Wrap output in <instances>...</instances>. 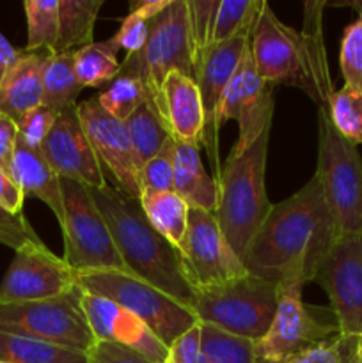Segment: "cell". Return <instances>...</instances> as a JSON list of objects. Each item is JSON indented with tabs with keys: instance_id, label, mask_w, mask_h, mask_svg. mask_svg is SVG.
Here are the masks:
<instances>
[{
	"instance_id": "6da1fadb",
	"label": "cell",
	"mask_w": 362,
	"mask_h": 363,
	"mask_svg": "<svg viewBox=\"0 0 362 363\" xmlns=\"http://www.w3.org/2000/svg\"><path fill=\"white\" fill-rule=\"evenodd\" d=\"M337 240L339 230L314 174L297 194L272 204L248 243L243 264L259 279L304 287L314 282L319 266Z\"/></svg>"
},
{
	"instance_id": "7a4b0ae2",
	"label": "cell",
	"mask_w": 362,
	"mask_h": 363,
	"mask_svg": "<svg viewBox=\"0 0 362 363\" xmlns=\"http://www.w3.org/2000/svg\"><path fill=\"white\" fill-rule=\"evenodd\" d=\"M251 52L263 80L272 85L291 84L302 87L318 103V108H327L334 89L327 66L319 13L307 11L304 30L297 32L283 23L270 4L263 0L251 34Z\"/></svg>"
},
{
	"instance_id": "3957f363",
	"label": "cell",
	"mask_w": 362,
	"mask_h": 363,
	"mask_svg": "<svg viewBox=\"0 0 362 363\" xmlns=\"http://www.w3.org/2000/svg\"><path fill=\"white\" fill-rule=\"evenodd\" d=\"M87 190L105 218L126 272L190 308L194 289L181 269L180 254L153 229L141 202L109 184Z\"/></svg>"
},
{
	"instance_id": "277c9868",
	"label": "cell",
	"mask_w": 362,
	"mask_h": 363,
	"mask_svg": "<svg viewBox=\"0 0 362 363\" xmlns=\"http://www.w3.org/2000/svg\"><path fill=\"white\" fill-rule=\"evenodd\" d=\"M270 128L241 155H229L219 179L215 218L238 257L243 261L248 243L268 216L272 202L265 184Z\"/></svg>"
},
{
	"instance_id": "5b68a950",
	"label": "cell",
	"mask_w": 362,
	"mask_h": 363,
	"mask_svg": "<svg viewBox=\"0 0 362 363\" xmlns=\"http://www.w3.org/2000/svg\"><path fill=\"white\" fill-rule=\"evenodd\" d=\"M195 66L197 57L187 0H172L165 11L149 21L144 46L138 52L128 53L121 64L119 77L137 78L156 108L165 78L176 71L195 82Z\"/></svg>"
},
{
	"instance_id": "8992f818",
	"label": "cell",
	"mask_w": 362,
	"mask_h": 363,
	"mask_svg": "<svg viewBox=\"0 0 362 363\" xmlns=\"http://www.w3.org/2000/svg\"><path fill=\"white\" fill-rule=\"evenodd\" d=\"M279 305V284L247 275L194 291L192 312L199 323L254 340L266 335Z\"/></svg>"
},
{
	"instance_id": "52a82bcc",
	"label": "cell",
	"mask_w": 362,
	"mask_h": 363,
	"mask_svg": "<svg viewBox=\"0 0 362 363\" xmlns=\"http://www.w3.org/2000/svg\"><path fill=\"white\" fill-rule=\"evenodd\" d=\"M316 177L339 236H362V156L334 128L327 108H318Z\"/></svg>"
},
{
	"instance_id": "ba28073f",
	"label": "cell",
	"mask_w": 362,
	"mask_h": 363,
	"mask_svg": "<svg viewBox=\"0 0 362 363\" xmlns=\"http://www.w3.org/2000/svg\"><path fill=\"white\" fill-rule=\"evenodd\" d=\"M77 284L85 293L106 298L133 312L167 347L197 325L190 308L128 272L77 273Z\"/></svg>"
},
{
	"instance_id": "9c48e42d",
	"label": "cell",
	"mask_w": 362,
	"mask_h": 363,
	"mask_svg": "<svg viewBox=\"0 0 362 363\" xmlns=\"http://www.w3.org/2000/svg\"><path fill=\"white\" fill-rule=\"evenodd\" d=\"M64 202V261L75 273L126 272L105 218L80 183L60 179Z\"/></svg>"
},
{
	"instance_id": "30bf717a",
	"label": "cell",
	"mask_w": 362,
	"mask_h": 363,
	"mask_svg": "<svg viewBox=\"0 0 362 363\" xmlns=\"http://www.w3.org/2000/svg\"><path fill=\"white\" fill-rule=\"evenodd\" d=\"M80 287L57 298L0 303V330L87 353L96 342L82 308Z\"/></svg>"
},
{
	"instance_id": "8fae6325",
	"label": "cell",
	"mask_w": 362,
	"mask_h": 363,
	"mask_svg": "<svg viewBox=\"0 0 362 363\" xmlns=\"http://www.w3.org/2000/svg\"><path fill=\"white\" fill-rule=\"evenodd\" d=\"M302 286H279V305L272 326L254 344L258 363H280L309 347L339 335L336 319L323 318L322 308L302 301Z\"/></svg>"
},
{
	"instance_id": "7c38bea8",
	"label": "cell",
	"mask_w": 362,
	"mask_h": 363,
	"mask_svg": "<svg viewBox=\"0 0 362 363\" xmlns=\"http://www.w3.org/2000/svg\"><path fill=\"white\" fill-rule=\"evenodd\" d=\"M181 269L192 289H204L247 275L243 261L227 243L215 215L190 208L185 236L177 247Z\"/></svg>"
},
{
	"instance_id": "4fadbf2b",
	"label": "cell",
	"mask_w": 362,
	"mask_h": 363,
	"mask_svg": "<svg viewBox=\"0 0 362 363\" xmlns=\"http://www.w3.org/2000/svg\"><path fill=\"white\" fill-rule=\"evenodd\" d=\"M78 287L77 273L43 241H32L14 252L0 284V303H21L57 298Z\"/></svg>"
},
{
	"instance_id": "5bb4252c",
	"label": "cell",
	"mask_w": 362,
	"mask_h": 363,
	"mask_svg": "<svg viewBox=\"0 0 362 363\" xmlns=\"http://www.w3.org/2000/svg\"><path fill=\"white\" fill-rule=\"evenodd\" d=\"M327 293L341 335L362 333V236H339L314 277Z\"/></svg>"
},
{
	"instance_id": "9a60e30c",
	"label": "cell",
	"mask_w": 362,
	"mask_h": 363,
	"mask_svg": "<svg viewBox=\"0 0 362 363\" xmlns=\"http://www.w3.org/2000/svg\"><path fill=\"white\" fill-rule=\"evenodd\" d=\"M251 43V34L238 35L231 41L212 45L197 59L195 66V84L201 92L202 110H204V133L202 145L209 156L213 179L219 183L222 176V165L219 158V133H220V108L226 89Z\"/></svg>"
},
{
	"instance_id": "2e32d148",
	"label": "cell",
	"mask_w": 362,
	"mask_h": 363,
	"mask_svg": "<svg viewBox=\"0 0 362 363\" xmlns=\"http://www.w3.org/2000/svg\"><path fill=\"white\" fill-rule=\"evenodd\" d=\"M273 85L263 80L252 59L251 43L226 89L220 108V126L236 121L238 140L231 155H241L252 142L272 126Z\"/></svg>"
},
{
	"instance_id": "e0dca14e",
	"label": "cell",
	"mask_w": 362,
	"mask_h": 363,
	"mask_svg": "<svg viewBox=\"0 0 362 363\" xmlns=\"http://www.w3.org/2000/svg\"><path fill=\"white\" fill-rule=\"evenodd\" d=\"M77 112L103 172H110L117 190L135 201H141L138 172L124 121L105 112L98 98L78 103Z\"/></svg>"
},
{
	"instance_id": "ac0fdd59",
	"label": "cell",
	"mask_w": 362,
	"mask_h": 363,
	"mask_svg": "<svg viewBox=\"0 0 362 363\" xmlns=\"http://www.w3.org/2000/svg\"><path fill=\"white\" fill-rule=\"evenodd\" d=\"M60 179L80 183L85 188L106 186V177L78 117L77 106L60 110L48 137L39 147Z\"/></svg>"
},
{
	"instance_id": "d6986e66",
	"label": "cell",
	"mask_w": 362,
	"mask_h": 363,
	"mask_svg": "<svg viewBox=\"0 0 362 363\" xmlns=\"http://www.w3.org/2000/svg\"><path fill=\"white\" fill-rule=\"evenodd\" d=\"M80 301L96 340H109L130 347L153 363H163L165 360L169 347L133 312L85 291H82Z\"/></svg>"
},
{
	"instance_id": "ffe728a7",
	"label": "cell",
	"mask_w": 362,
	"mask_h": 363,
	"mask_svg": "<svg viewBox=\"0 0 362 363\" xmlns=\"http://www.w3.org/2000/svg\"><path fill=\"white\" fill-rule=\"evenodd\" d=\"M156 110L165 123L170 138L176 144L199 145L204 133V110L201 92L192 78L181 73H170L160 92Z\"/></svg>"
},
{
	"instance_id": "44dd1931",
	"label": "cell",
	"mask_w": 362,
	"mask_h": 363,
	"mask_svg": "<svg viewBox=\"0 0 362 363\" xmlns=\"http://www.w3.org/2000/svg\"><path fill=\"white\" fill-rule=\"evenodd\" d=\"M52 52H25L0 82V112L18 121L43 105V69Z\"/></svg>"
},
{
	"instance_id": "7402d4cb",
	"label": "cell",
	"mask_w": 362,
	"mask_h": 363,
	"mask_svg": "<svg viewBox=\"0 0 362 363\" xmlns=\"http://www.w3.org/2000/svg\"><path fill=\"white\" fill-rule=\"evenodd\" d=\"M11 176L16 181L23 195L45 202L55 215L59 225H64V202L60 190V177L46 163L39 149L31 147L18 138L14 149Z\"/></svg>"
},
{
	"instance_id": "603a6c76",
	"label": "cell",
	"mask_w": 362,
	"mask_h": 363,
	"mask_svg": "<svg viewBox=\"0 0 362 363\" xmlns=\"http://www.w3.org/2000/svg\"><path fill=\"white\" fill-rule=\"evenodd\" d=\"M172 190L190 208L215 215L219 208V184L206 172L199 156V147L195 145L176 144Z\"/></svg>"
},
{
	"instance_id": "cb8c5ba5",
	"label": "cell",
	"mask_w": 362,
	"mask_h": 363,
	"mask_svg": "<svg viewBox=\"0 0 362 363\" xmlns=\"http://www.w3.org/2000/svg\"><path fill=\"white\" fill-rule=\"evenodd\" d=\"M103 0H59V32L53 53H75L92 45Z\"/></svg>"
},
{
	"instance_id": "d4e9b609",
	"label": "cell",
	"mask_w": 362,
	"mask_h": 363,
	"mask_svg": "<svg viewBox=\"0 0 362 363\" xmlns=\"http://www.w3.org/2000/svg\"><path fill=\"white\" fill-rule=\"evenodd\" d=\"M138 202L153 229L177 250L187 230L190 206L176 191L142 194Z\"/></svg>"
},
{
	"instance_id": "484cf974",
	"label": "cell",
	"mask_w": 362,
	"mask_h": 363,
	"mask_svg": "<svg viewBox=\"0 0 362 363\" xmlns=\"http://www.w3.org/2000/svg\"><path fill=\"white\" fill-rule=\"evenodd\" d=\"M0 362L6 363H87L82 351L57 346L34 337L0 330Z\"/></svg>"
},
{
	"instance_id": "4316f807",
	"label": "cell",
	"mask_w": 362,
	"mask_h": 363,
	"mask_svg": "<svg viewBox=\"0 0 362 363\" xmlns=\"http://www.w3.org/2000/svg\"><path fill=\"white\" fill-rule=\"evenodd\" d=\"M130 135L131 152L137 172L163 147L170 138L165 123L151 101H146L124 121Z\"/></svg>"
},
{
	"instance_id": "83f0119b",
	"label": "cell",
	"mask_w": 362,
	"mask_h": 363,
	"mask_svg": "<svg viewBox=\"0 0 362 363\" xmlns=\"http://www.w3.org/2000/svg\"><path fill=\"white\" fill-rule=\"evenodd\" d=\"M84 85L75 69V53H52L43 69V106L60 112L77 106Z\"/></svg>"
},
{
	"instance_id": "f1b7e54d",
	"label": "cell",
	"mask_w": 362,
	"mask_h": 363,
	"mask_svg": "<svg viewBox=\"0 0 362 363\" xmlns=\"http://www.w3.org/2000/svg\"><path fill=\"white\" fill-rule=\"evenodd\" d=\"M119 48L112 38L102 43H92L75 52V69L84 87L98 89L119 77L121 64L117 60Z\"/></svg>"
},
{
	"instance_id": "f546056e",
	"label": "cell",
	"mask_w": 362,
	"mask_h": 363,
	"mask_svg": "<svg viewBox=\"0 0 362 363\" xmlns=\"http://www.w3.org/2000/svg\"><path fill=\"white\" fill-rule=\"evenodd\" d=\"M201 326V354L208 363H258L254 340L233 335L216 326Z\"/></svg>"
},
{
	"instance_id": "4dcf8cb0",
	"label": "cell",
	"mask_w": 362,
	"mask_h": 363,
	"mask_svg": "<svg viewBox=\"0 0 362 363\" xmlns=\"http://www.w3.org/2000/svg\"><path fill=\"white\" fill-rule=\"evenodd\" d=\"M23 9L27 16L25 52L48 50L53 53L59 32V0H25Z\"/></svg>"
},
{
	"instance_id": "1f68e13d",
	"label": "cell",
	"mask_w": 362,
	"mask_h": 363,
	"mask_svg": "<svg viewBox=\"0 0 362 363\" xmlns=\"http://www.w3.org/2000/svg\"><path fill=\"white\" fill-rule=\"evenodd\" d=\"M261 2L263 0H220L213 28V45L252 34Z\"/></svg>"
},
{
	"instance_id": "d6a6232c",
	"label": "cell",
	"mask_w": 362,
	"mask_h": 363,
	"mask_svg": "<svg viewBox=\"0 0 362 363\" xmlns=\"http://www.w3.org/2000/svg\"><path fill=\"white\" fill-rule=\"evenodd\" d=\"M334 128L351 144H362V92L350 85L334 91L327 105Z\"/></svg>"
},
{
	"instance_id": "836d02e7",
	"label": "cell",
	"mask_w": 362,
	"mask_h": 363,
	"mask_svg": "<svg viewBox=\"0 0 362 363\" xmlns=\"http://www.w3.org/2000/svg\"><path fill=\"white\" fill-rule=\"evenodd\" d=\"M148 99L144 85L131 77H117L110 82L109 89L98 96L102 108L119 121H126Z\"/></svg>"
},
{
	"instance_id": "e575fe53",
	"label": "cell",
	"mask_w": 362,
	"mask_h": 363,
	"mask_svg": "<svg viewBox=\"0 0 362 363\" xmlns=\"http://www.w3.org/2000/svg\"><path fill=\"white\" fill-rule=\"evenodd\" d=\"M358 11V18L346 27L341 41L339 64L344 85L362 92V2L350 4Z\"/></svg>"
},
{
	"instance_id": "d590c367",
	"label": "cell",
	"mask_w": 362,
	"mask_h": 363,
	"mask_svg": "<svg viewBox=\"0 0 362 363\" xmlns=\"http://www.w3.org/2000/svg\"><path fill=\"white\" fill-rule=\"evenodd\" d=\"M174 152H176V142L169 138L163 147L138 170L141 195L151 191H174Z\"/></svg>"
},
{
	"instance_id": "8d00e7d4",
	"label": "cell",
	"mask_w": 362,
	"mask_h": 363,
	"mask_svg": "<svg viewBox=\"0 0 362 363\" xmlns=\"http://www.w3.org/2000/svg\"><path fill=\"white\" fill-rule=\"evenodd\" d=\"M187 6L195 57L199 59L201 53H204L213 45V28H215L220 0H187Z\"/></svg>"
},
{
	"instance_id": "74e56055",
	"label": "cell",
	"mask_w": 362,
	"mask_h": 363,
	"mask_svg": "<svg viewBox=\"0 0 362 363\" xmlns=\"http://www.w3.org/2000/svg\"><path fill=\"white\" fill-rule=\"evenodd\" d=\"M357 337L336 335L330 340L309 347L295 357L280 363H348L351 354L355 353Z\"/></svg>"
},
{
	"instance_id": "f35d334b",
	"label": "cell",
	"mask_w": 362,
	"mask_h": 363,
	"mask_svg": "<svg viewBox=\"0 0 362 363\" xmlns=\"http://www.w3.org/2000/svg\"><path fill=\"white\" fill-rule=\"evenodd\" d=\"M57 113L59 112L43 105L25 113L23 117L16 121L18 138L23 140L27 145H31V147L39 149L43 142H45V138L48 137L50 130L53 128Z\"/></svg>"
},
{
	"instance_id": "ab89813d",
	"label": "cell",
	"mask_w": 362,
	"mask_h": 363,
	"mask_svg": "<svg viewBox=\"0 0 362 363\" xmlns=\"http://www.w3.org/2000/svg\"><path fill=\"white\" fill-rule=\"evenodd\" d=\"M32 241H41L23 215H13L0 206V243L14 252Z\"/></svg>"
},
{
	"instance_id": "60d3db41",
	"label": "cell",
	"mask_w": 362,
	"mask_h": 363,
	"mask_svg": "<svg viewBox=\"0 0 362 363\" xmlns=\"http://www.w3.org/2000/svg\"><path fill=\"white\" fill-rule=\"evenodd\" d=\"M85 357L87 363H153L137 351L109 340H96Z\"/></svg>"
},
{
	"instance_id": "b9f144b4",
	"label": "cell",
	"mask_w": 362,
	"mask_h": 363,
	"mask_svg": "<svg viewBox=\"0 0 362 363\" xmlns=\"http://www.w3.org/2000/svg\"><path fill=\"white\" fill-rule=\"evenodd\" d=\"M149 34V21L138 14L130 13L121 23L119 30L114 35L112 41L119 50H126L128 53H135L144 46Z\"/></svg>"
},
{
	"instance_id": "7bdbcfd3",
	"label": "cell",
	"mask_w": 362,
	"mask_h": 363,
	"mask_svg": "<svg viewBox=\"0 0 362 363\" xmlns=\"http://www.w3.org/2000/svg\"><path fill=\"white\" fill-rule=\"evenodd\" d=\"M201 326H192L188 332L177 337L169 346V353L163 363H201Z\"/></svg>"
},
{
	"instance_id": "ee69618b",
	"label": "cell",
	"mask_w": 362,
	"mask_h": 363,
	"mask_svg": "<svg viewBox=\"0 0 362 363\" xmlns=\"http://www.w3.org/2000/svg\"><path fill=\"white\" fill-rule=\"evenodd\" d=\"M18 142V124L9 116L0 112V167L11 174L14 149Z\"/></svg>"
},
{
	"instance_id": "f6af8a7d",
	"label": "cell",
	"mask_w": 362,
	"mask_h": 363,
	"mask_svg": "<svg viewBox=\"0 0 362 363\" xmlns=\"http://www.w3.org/2000/svg\"><path fill=\"white\" fill-rule=\"evenodd\" d=\"M23 201L25 195L16 184V181L13 179V176L7 170L0 167V206L6 208L9 213H13V215H23L21 213Z\"/></svg>"
},
{
	"instance_id": "bcb514c9",
	"label": "cell",
	"mask_w": 362,
	"mask_h": 363,
	"mask_svg": "<svg viewBox=\"0 0 362 363\" xmlns=\"http://www.w3.org/2000/svg\"><path fill=\"white\" fill-rule=\"evenodd\" d=\"M170 2L172 0H135V2L130 4V13H135L144 18V20L151 21L162 11H165Z\"/></svg>"
},
{
	"instance_id": "7dc6e473",
	"label": "cell",
	"mask_w": 362,
	"mask_h": 363,
	"mask_svg": "<svg viewBox=\"0 0 362 363\" xmlns=\"http://www.w3.org/2000/svg\"><path fill=\"white\" fill-rule=\"evenodd\" d=\"M21 50H16L9 43V39L0 32V82L6 77L7 71L13 67V64L16 62L18 57H20Z\"/></svg>"
},
{
	"instance_id": "c3c4849f",
	"label": "cell",
	"mask_w": 362,
	"mask_h": 363,
	"mask_svg": "<svg viewBox=\"0 0 362 363\" xmlns=\"http://www.w3.org/2000/svg\"><path fill=\"white\" fill-rule=\"evenodd\" d=\"M355 357H357L358 363H362V333L357 337V342H355Z\"/></svg>"
},
{
	"instance_id": "681fc988",
	"label": "cell",
	"mask_w": 362,
	"mask_h": 363,
	"mask_svg": "<svg viewBox=\"0 0 362 363\" xmlns=\"http://www.w3.org/2000/svg\"><path fill=\"white\" fill-rule=\"evenodd\" d=\"M348 363H358V360H357V357H355V353L351 354L350 357V360H348Z\"/></svg>"
},
{
	"instance_id": "f907efd6",
	"label": "cell",
	"mask_w": 362,
	"mask_h": 363,
	"mask_svg": "<svg viewBox=\"0 0 362 363\" xmlns=\"http://www.w3.org/2000/svg\"><path fill=\"white\" fill-rule=\"evenodd\" d=\"M0 363H6V362H0Z\"/></svg>"
}]
</instances>
